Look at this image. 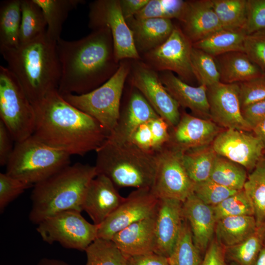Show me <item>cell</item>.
<instances>
[{"label": "cell", "mask_w": 265, "mask_h": 265, "mask_svg": "<svg viewBox=\"0 0 265 265\" xmlns=\"http://www.w3.org/2000/svg\"><path fill=\"white\" fill-rule=\"evenodd\" d=\"M32 105L36 116L33 135L70 156L96 151L109 134L97 120L65 100L58 90Z\"/></svg>", "instance_id": "6da1fadb"}, {"label": "cell", "mask_w": 265, "mask_h": 265, "mask_svg": "<svg viewBox=\"0 0 265 265\" xmlns=\"http://www.w3.org/2000/svg\"><path fill=\"white\" fill-rule=\"evenodd\" d=\"M60 65L58 91L61 95H80L101 86L114 73L113 41L104 27L77 40L56 42Z\"/></svg>", "instance_id": "7a4b0ae2"}, {"label": "cell", "mask_w": 265, "mask_h": 265, "mask_svg": "<svg viewBox=\"0 0 265 265\" xmlns=\"http://www.w3.org/2000/svg\"><path fill=\"white\" fill-rule=\"evenodd\" d=\"M56 42L46 31L17 47H0L7 68L15 75L32 105L58 90L61 71Z\"/></svg>", "instance_id": "3957f363"}, {"label": "cell", "mask_w": 265, "mask_h": 265, "mask_svg": "<svg viewBox=\"0 0 265 265\" xmlns=\"http://www.w3.org/2000/svg\"><path fill=\"white\" fill-rule=\"evenodd\" d=\"M97 175L95 166L77 162L35 184L31 194L29 220L38 225L62 212H81L86 190Z\"/></svg>", "instance_id": "277c9868"}, {"label": "cell", "mask_w": 265, "mask_h": 265, "mask_svg": "<svg viewBox=\"0 0 265 265\" xmlns=\"http://www.w3.org/2000/svg\"><path fill=\"white\" fill-rule=\"evenodd\" d=\"M96 152L97 175L108 178L117 188H151L156 170L155 153L144 151L130 141L107 139Z\"/></svg>", "instance_id": "5b68a950"}, {"label": "cell", "mask_w": 265, "mask_h": 265, "mask_svg": "<svg viewBox=\"0 0 265 265\" xmlns=\"http://www.w3.org/2000/svg\"><path fill=\"white\" fill-rule=\"evenodd\" d=\"M70 157L32 135L16 142L5 173L34 186L70 165Z\"/></svg>", "instance_id": "8992f818"}, {"label": "cell", "mask_w": 265, "mask_h": 265, "mask_svg": "<svg viewBox=\"0 0 265 265\" xmlns=\"http://www.w3.org/2000/svg\"><path fill=\"white\" fill-rule=\"evenodd\" d=\"M129 72L128 65L122 64L107 81L97 88L83 94L61 96L69 104L97 120L110 134L119 117Z\"/></svg>", "instance_id": "52a82bcc"}, {"label": "cell", "mask_w": 265, "mask_h": 265, "mask_svg": "<svg viewBox=\"0 0 265 265\" xmlns=\"http://www.w3.org/2000/svg\"><path fill=\"white\" fill-rule=\"evenodd\" d=\"M0 121L15 142L34 133L36 116L33 105L15 75L0 66Z\"/></svg>", "instance_id": "ba28073f"}, {"label": "cell", "mask_w": 265, "mask_h": 265, "mask_svg": "<svg viewBox=\"0 0 265 265\" xmlns=\"http://www.w3.org/2000/svg\"><path fill=\"white\" fill-rule=\"evenodd\" d=\"M37 232L49 244L58 242L63 247L85 251L97 238L99 225L88 222L78 211L58 213L41 221Z\"/></svg>", "instance_id": "9c48e42d"}, {"label": "cell", "mask_w": 265, "mask_h": 265, "mask_svg": "<svg viewBox=\"0 0 265 265\" xmlns=\"http://www.w3.org/2000/svg\"><path fill=\"white\" fill-rule=\"evenodd\" d=\"M155 153L156 170L151 191L159 199L184 202L193 193L194 183L184 166L182 152L164 146Z\"/></svg>", "instance_id": "30bf717a"}, {"label": "cell", "mask_w": 265, "mask_h": 265, "mask_svg": "<svg viewBox=\"0 0 265 265\" xmlns=\"http://www.w3.org/2000/svg\"><path fill=\"white\" fill-rule=\"evenodd\" d=\"M89 26L93 30L107 27L111 32L116 61L140 58L132 32L123 16L119 0H100L90 3Z\"/></svg>", "instance_id": "8fae6325"}, {"label": "cell", "mask_w": 265, "mask_h": 265, "mask_svg": "<svg viewBox=\"0 0 265 265\" xmlns=\"http://www.w3.org/2000/svg\"><path fill=\"white\" fill-rule=\"evenodd\" d=\"M159 200L150 188H139L132 191L99 225L97 238L111 240L121 230L153 215Z\"/></svg>", "instance_id": "7c38bea8"}, {"label": "cell", "mask_w": 265, "mask_h": 265, "mask_svg": "<svg viewBox=\"0 0 265 265\" xmlns=\"http://www.w3.org/2000/svg\"><path fill=\"white\" fill-rule=\"evenodd\" d=\"M192 43L182 30L175 26L168 38L161 45L148 52L149 62L162 71L175 73L178 77L187 83L195 78L191 66Z\"/></svg>", "instance_id": "4fadbf2b"}, {"label": "cell", "mask_w": 265, "mask_h": 265, "mask_svg": "<svg viewBox=\"0 0 265 265\" xmlns=\"http://www.w3.org/2000/svg\"><path fill=\"white\" fill-rule=\"evenodd\" d=\"M132 84L158 115L167 123L170 129L178 124L181 117L180 106L166 90L155 70L145 64H137L132 74Z\"/></svg>", "instance_id": "5bb4252c"}, {"label": "cell", "mask_w": 265, "mask_h": 265, "mask_svg": "<svg viewBox=\"0 0 265 265\" xmlns=\"http://www.w3.org/2000/svg\"><path fill=\"white\" fill-rule=\"evenodd\" d=\"M210 118L220 127L252 132L241 113L238 83L220 82L207 87Z\"/></svg>", "instance_id": "9a60e30c"}, {"label": "cell", "mask_w": 265, "mask_h": 265, "mask_svg": "<svg viewBox=\"0 0 265 265\" xmlns=\"http://www.w3.org/2000/svg\"><path fill=\"white\" fill-rule=\"evenodd\" d=\"M250 132L225 129L214 139L212 148L217 155L252 171L264 157L265 149L261 140Z\"/></svg>", "instance_id": "2e32d148"}, {"label": "cell", "mask_w": 265, "mask_h": 265, "mask_svg": "<svg viewBox=\"0 0 265 265\" xmlns=\"http://www.w3.org/2000/svg\"><path fill=\"white\" fill-rule=\"evenodd\" d=\"M221 132L211 119L183 112L178 124L170 129V138L165 146L183 152L212 144Z\"/></svg>", "instance_id": "e0dca14e"}, {"label": "cell", "mask_w": 265, "mask_h": 265, "mask_svg": "<svg viewBox=\"0 0 265 265\" xmlns=\"http://www.w3.org/2000/svg\"><path fill=\"white\" fill-rule=\"evenodd\" d=\"M182 202L159 199L156 211L154 252L168 258L180 234L184 218Z\"/></svg>", "instance_id": "ac0fdd59"}, {"label": "cell", "mask_w": 265, "mask_h": 265, "mask_svg": "<svg viewBox=\"0 0 265 265\" xmlns=\"http://www.w3.org/2000/svg\"><path fill=\"white\" fill-rule=\"evenodd\" d=\"M124 199L108 178L98 174L88 187L82 203V211L89 215L94 224L99 225L120 206Z\"/></svg>", "instance_id": "d6986e66"}, {"label": "cell", "mask_w": 265, "mask_h": 265, "mask_svg": "<svg viewBox=\"0 0 265 265\" xmlns=\"http://www.w3.org/2000/svg\"><path fill=\"white\" fill-rule=\"evenodd\" d=\"M158 116L142 94L133 87L126 104L120 107L116 125L107 139L117 142H129L140 125Z\"/></svg>", "instance_id": "ffe728a7"}, {"label": "cell", "mask_w": 265, "mask_h": 265, "mask_svg": "<svg viewBox=\"0 0 265 265\" xmlns=\"http://www.w3.org/2000/svg\"><path fill=\"white\" fill-rule=\"evenodd\" d=\"M179 20L183 32L192 44L222 28L212 0L186 1Z\"/></svg>", "instance_id": "44dd1931"}, {"label": "cell", "mask_w": 265, "mask_h": 265, "mask_svg": "<svg viewBox=\"0 0 265 265\" xmlns=\"http://www.w3.org/2000/svg\"><path fill=\"white\" fill-rule=\"evenodd\" d=\"M183 214L196 247L200 253H205L215 232L216 220L213 207L204 203L193 193L183 203Z\"/></svg>", "instance_id": "7402d4cb"}, {"label": "cell", "mask_w": 265, "mask_h": 265, "mask_svg": "<svg viewBox=\"0 0 265 265\" xmlns=\"http://www.w3.org/2000/svg\"><path fill=\"white\" fill-rule=\"evenodd\" d=\"M155 217L156 212L116 233L111 240L126 256L154 252Z\"/></svg>", "instance_id": "603a6c76"}, {"label": "cell", "mask_w": 265, "mask_h": 265, "mask_svg": "<svg viewBox=\"0 0 265 265\" xmlns=\"http://www.w3.org/2000/svg\"><path fill=\"white\" fill-rule=\"evenodd\" d=\"M162 84L180 106L189 109L203 118H210V106L207 87L190 85L171 72L164 71L159 77Z\"/></svg>", "instance_id": "cb8c5ba5"}, {"label": "cell", "mask_w": 265, "mask_h": 265, "mask_svg": "<svg viewBox=\"0 0 265 265\" xmlns=\"http://www.w3.org/2000/svg\"><path fill=\"white\" fill-rule=\"evenodd\" d=\"M139 53H147L163 43L172 33L175 26L171 20L161 18L136 19L126 20Z\"/></svg>", "instance_id": "d4e9b609"}, {"label": "cell", "mask_w": 265, "mask_h": 265, "mask_svg": "<svg viewBox=\"0 0 265 265\" xmlns=\"http://www.w3.org/2000/svg\"><path fill=\"white\" fill-rule=\"evenodd\" d=\"M214 57L221 83H237L265 75L244 52H231Z\"/></svg>", "instance_id": "484cf974"}, {"label": "cell", "mask_w": 265, "mask_h": 265, "mask_svg": "<svg viewBox=\"0 0 265 265\" xmlns=\"http://www.w3.org/2000/svg\"><path fill=\"white\" fill-rule=\"evenodd\" d=\"M253 215L223 218L216 221L215 239L224 248L237 245L252 236L257 230Z\"/></svg>", "instance_id": "4316f807"}, {"label": "cell", "mask_w": 265, "mask_h": 265, "mask_svg": "<svg viewBox=\"0 0 265 265\" xmlns=\"http://www.w3.org/2000/svg\"><path fill=\"white\" fill-rule=\"evenodd\" d=\"M247 35L243 28H222L204 39L192 44L213 57L229 52H243L245 38Z\"/></svg>", "instance_id": "83f0119b"}, {"label": "cell", "mask_w": 265, "mask_h": 265, "mask_svg": "<svg viewBox=\"0 0 265 265\" xmlns=\"http://www.w3.org/2000/svg\"><path fill=\"white\" fill-rule=\"evenodd\" d=\"M217 155L212 144L182 152L184 166L189 177L194 184L210 178Z\"/></svg>", "instance_id": "f1b7e54d"}, {"label": "cell", "mask_w": 265, "mask_h": 265, "mask_svg": "<svg viewBox=\"0 0 265 265\" xmlns=\"http://www.w3.org/2000/svg\"><path fill=\"white\" fill-rule=\"evenodd\" d=\"M42 9L47 25L46 33L53 40L57 41L63 24L69 13L83 3L82 0H33Z\"/></svg>", "instance_id": "f546056e"}, {"label": "cell", "mask_w": 265, "mask_h": 265, "mask_svg": "<svg viewBox=\"0 0 265 265\" xmlns=\"http://www.w3.org/2000/svg\"><path fill=\"white\" fill-rule=\"evenodd\" d=\"M21 0L1 1L0 5V47L20 45Z\"/></svg>", "instance_id": "4dcf8cb0"}, {"label": "cell", "mask_w": 265, "mask_h": 265, "mask_svg": "<svg viewBox=\"0 0 265 265\" xmlns=\"http://www.w3.org/2000/svg\"><path fill=\"white\" fill-rule=\"evenodd\" d=\"M243 189L252 203L254 216L259 228L265 223V156L248 176Z\"/></svg>", "instance_id": "1f68e13d"}, {"label": "cell", "mask_w": 265, "mask_h": 265, "mask_svg": "<svg viewBox=\"0 0 265 265\" xmlns=\"http://www.w3.org/2000/svg\"><path fill=\"white\" fill-rule=\"evenodd\" d=\"M21 12L20 44L36 39L47 27L42 9L33 0H21Z\"/></svg>", "instance_id": "d6a6232c"}, {"label": "cell", "mask_w": 265, "mask_h": 265, "mask_svg": "<svg viewBox=\"0 0 265 265\" xmlns=\"http://www.w3.org/2000/svg\"><path fill=\"white\" fill-rule=\"evenodd\" d=\"M247 177L242 166L217 155L210 179L230 189L240 190L243 189Z\"/></svg>", "instance_id": "836d02e7"}, {"label": "cell", "mask_w": 265, "mask_h": 265, "mask_svg": "<svg viewBox=\"0 0 265 265\" xmlns=\"http://www.w3.org/2000/svg\"><path fill=\"white\" fill-rule=\"evenodd\" d=\"M200 252L196 247L189 226L184 219L182 228L174 246L167 258L170 265H200Z\"/></svg>", "instance_id": "e575fe53"}, {"label": "cell", "mask_w": 265, "mask_h": 265, "mask_svg": "<svg viewBox=\"0 0 265 265\" xmlns=\"http://www.w3.org/2000/svg\"><path fill=\"white\" fill-rule=\"evenodd\" d=\"M212 1L222 28L245 29L247 0H212Z\"/></svg>", "instance_id": "d590c367"}, {"label": "cell", "mask_w": 265, "mask_h": 265, "mask_svg": "<svg viewBox=\"0 0 265 265\" xmlns=\"http://www.w3.org/2000/svg\"><path fill=\"white\" fill-rule=\"evenodd\" d=\"M85 252V265H128L127 257L111 240L97 238Z\"/></svg>", "instance_id": "8d00e7d4"}, {"label": "cell", "mask_w": 265, "mask_h": 265, "mask_svg": "<svg viewBox=\"0 0 265 265\" xmlns=\"http://www.w3.org/2000/svg\"><path fill=\"white\" fill-rule=\"evenodd\" d=\"M263 246L262 230L259 227L245 240L225 248L226 259H228L236 265H254Z\"/></svg>", "instance_id": "74e56055"}, {"label": "cell", "mask_w": 265, "mask_h": 265, "mask_svg": "<svg viewBox=\"0 0 265 265\" xmlns=\"http://www.w3.org/2000/svg\"><path fill=\"white\" fill-rule=\"evenodd\" d=\"M191 62L194 77L200 85L209 87L220 82V75L213 56L193 47Z\"/></svg>", "instance_id": "f35d334b"}, {"label": "cell", "mask_w": 265, "mask_h": 265, "mask_svg": "<svg viewBox=\"0 0 265 265\" xmlns=\"http://www.w3.org/2000/svg\"><path fill=\"white\" fill-rule=\"evenodd\" d=\"M186 1L182 0H149L144 7L133 17L136 19L161 18L179 20Z\"/></svg>", "instance_id": "ab89813d"}, {"label": "cell", "mask_w": 265, "mask_h": 265, "mask_svg": "<svg viewBox=\"0 0 265 265\" xmlns=\"http://www.w3.org/2000/svg\"><path fill=\"white\" fill-rule=\"evenodd\" d=\"M213 208L216 221L227 217L254 216L252 203L244 189L238 191Z\"/></svg>", "instance_id": "60d3db41"}, {"label": "cell", "mask_w": 265, "mask_h": 265, "mask_svg": "<svg viewBox=\"0 0 265 265\" xmlns=\"http://www.w3.org/2000/svg\"><path fill=\"white\" fill-rule=\"evenodd\" d=\"M238 191L219 185L209 179L194 184L193 193L204 203L214 207Z\"/></svg>", "instance_id": "b9f144b4"}, {"label": "cell", "mask_w": 265, "mask_h": 265, "mask_svg": "<svg viewBox=\"0 0 265 265\" xmlns=\"http://www.w3.org/2000/svg\"><path fill=\"white\" fill-rule=\"evenodd\" d=\"M34 186L13 177L6 173H0V212L26 189Z\"/></svg>", "instance_id": "7bdbcfd3"}, {"label": "cell", "mask_w": 265, "mask_h": 265, "mask_svg": "<svg viewBox=\"0 0 265 265\" xmlns=\"http://www.w3.org/2000/svg\"><path fill=\"white\" fill-rule=\"evenodd\" d=\"M243 52L265 75V29L246 35Z\"/></svg>", "instance_id": "ee69618b"}, {"label": "cell", "mask_w": 265, "mask_h": 265, "mask_svg": "<svg viewBox=\"0 0 265 265\" xmlns=\"http://www.w3.org/2000/svg\"><path fill=\"white\" fill-rule=\"evenodd\" d=\"M237 83L241 108L265 99V75Z\"/></svg>", "instance_id": "f6af8a7d"}, {"label": "cell", "mask_w": 265, "mask_h": 265, "mask_svg": "<svg viewBox=\"0 0 265 265\" xmlns=\"http://www.w3.org/2000/svg\"><path fill=\"white\" fill-rule=\"evenodd\" d=\"M245 29L247 34L265 29V0H247Z\"/></svg>", "instance_id": "bcb514c9"}, {"label": "cell", "mask_w": 265, "mask_h": 265, "mask_svg": "<svg viewBox=\"0 0 265 265\" xmlns=\"http://www.w3.org/2000/svg\"><path fill=\"white\" fill-rule=\"evenodd\" d=\"M153 141V151L155 153L163 147L170 138V127L159 116L149 121Z\"/></svg>", "instance_id": "7dc6e473"}, {"label": "cell", "mask_w": 265, "mask_h": 265, "mask_svg": "<svg viewBox=\"0 0 265 265\" xmlns=\"http://www.w3.org/2000/svg\"><path fill=\"white\" fill-rule=\"evenodd\" d=\"M148 122L142 124L134 131L130 142L144 151L154 153L152 133Z\"/></svg>", "instance_id": "c3c4849f"}, {"label": "cell", "mask_w": 265, "mask_h": 265, "mask_svg": "<svg viewBox=\"0 0 265 265\" xmlns=\"http://www.w3.org/2000/svg\"><path fill=\"white\" fill-rule=\"evenodd\" d=\"M225 248L215 238L212 239L200 265H226Z\"/></svg>", "instance_id": "681fc988"}, {"label": "cell", "mask_w": 265, "mask_h": 265, "mask_svg": "<svg viewBox=\"0 0 265 265\" xmlns=\"http://www.w3.org/2000/svg\"><path fill=\"white\" fill-rule=\"evenodd\" d=\"M241 113L253 129L265 118V99L241 108Z\"/></svg>", "instance_id": "f907efd6"}, {"label": "cell", "mask_w": 265, "mask_h": 265, "mask_svg": "<svg viewBox=\"0 0 265 265\" xmlns=\"http://www.w3.org/2000/svg\"><path fill=\"white\" fill-rule=\"evenodd\" d=\"M14 141L4 124L0 121V165H6L13 153Z\"/></svg>", "instance_id": "816d5d0a"}, {"label": "cell", "mask_w": 265, "mask_h": 265, "mask_svg": "<svg viewBox=\"0 0 265 265\" xmlns=\"http://www.w3.org/2000/svg\"><path fill=\"white\" fill-rule=\"evenodd\" d=\"M126 257L128 265H170L167 257L155 252Z\"/></svg>", "instance_id": "f5cc1de1"}, {"label": "cell", "mask_w": 265, "mask_h": 265, "mask_svg": "<svg viewBox=\"0 0 265 265\" xmlns=\"http://www.w3.org/2000/svg\"><path fill=\"white\" fill-rule=\"evenodd\" d=\"M149 0H121L120 5L126 20L133 17L148 3Z\"/></svg>", "instance_id": "db71d44e"}, {"label": "cell", "mask_w": 265, "mask_h": 265, "mask_svg": "<svg viewBox=\"0 0 265 265\" xmlns=\"http://www.w3.org/2000/svg\"><path fill=\"white\" fill-rule=\"evenodd\" d=\"M252 132L262 142L265 151V118L253 129Z\"/></svg>", "instance_id": "11a10c76"}, {"label": "cell", "mask_w": 265, "mask_h": 265, "mask_svg": "<svg viewBox=\"0 0 265 265\" xmlns=\"http://www.w3.org/2000/svg\"><path fill=\"white\" fill-rule=\"evenodd\" d=\"M37 265H70L63 261L44 258L41 259L37 264Z\"/></svg>", "instance_id": "9f6ffc18"}, {"label": "cell", "mask_w": 265, "mask_h": 265, "mask_svg": "<svg viewBox=\"0 0 265 265\" xmlns=\"http://www.w3.org/2000/svg\"><path fill=\"white\" fill-rule=\"evenodd\" d=\"M254 265H265V246L263 245Z\"/></svg>", "instance_id": "6f0895ef"}, {"label": "cell", "mask_w": 265, "mask_h": 265, "mask_svg": "<svg viewBox=\"0 0 265 265\" xmlns=\"http://www.w3.org/2000/svg\"><path fill=\"white\" fill-rule=\"evenodd\" d=\"M262 230V237L263 240V245L265 246V223L261 227Z\"/></svg>", "instance_id": "680465c9"}, {"label": "cell", "mask_w": 265, "mask_h": 265, "mask_svg": "<svg viewBox=\"0 0 265 265\" xmlns=\"http://www.w3.org/2000/svg\"><path fill=\"white\" fill-rule=\"evenodd\" d=\"M229 265H236L235 264L232 263L231 264H230Z\"/></svg>", "instance_id": "91938a15"}, {"label": "cell", "mask_w": 265, "mask_h": 265, "mask_svg": "<svg viewBox=\"0 0 265 265\" xmlns=\"http://www.w3.org/2000/svg\"><path fill=\"white\" fill-rule=\"evenodd\" d=\"M264 155L265 156V151L264 152Z\"/></svg>", "instance_id": "94428289"}]
</instances>
